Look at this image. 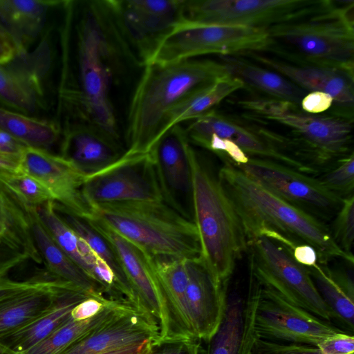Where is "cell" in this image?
<instances>
[{"label": "cell", "instance_id": "obj_26", "mask_svg": "<svg viewBox=\"0 0 354 354\" xmlns=\"http://www.w3.org/2000/svg\"><path fill=\"white\" fill-rule=\"evenodd\" d=\"M151 260L166 301L175 338H196L187 309L185 260L165 257H151Z\"/></svg>", "mask_w": 354, "mask_h": 354}, {"label": "cell", "instance_id": "obj_15", "mask_svg": "<svg viewBox=\"0 0 354 354\" xmlns=\"http://www.w3.org/2000/svg\"><path fill=\"white\" fill-rule=\"evenodd\" d=\"M111 243L136 295L138 308L156 322L159 339L175 338L166 301L151 256L99 221L87 218Z\"/></svg>", "mask_w": 354, "mask_h": 354}, {"label": "cell", "instance_id": "obj_27", "mask_svg": "<svg viewBox=\"0 0 354 354\" xmlns=\"http://www.w3.org/2000/svg\"><path fill=\"white\" fill-rule=\"evenodd\" d=\"M62 2L50 0H0V26L11 38L17 53L24 52L38 37L48 10Z\"/></svg>", "mask_w": 354, "mask_h": 354}, {"label": "cell", "instance_id": "obj_10", "mask_svg": "<svg viewBox=\"0 0 354 354\" xmlns=\"http://www.w3.org/2000/svg\"><path fill=\"white\" fill-rule=\"evenodd\" d=\"M328 0H183L181 23L268 28L302 18Z\"/></svg>", "mask_w": 354, "mask_h": 354}, {"label": "cell", "instance_id": "obj_43", "mask_svg": "<svg viewBox=\"0 0 354 354\" xmlns=\"http://www.w3.org/2000/svg\"><path fill=\"white\" fill-rule=\"evenodd\" d=\"M111 301L105 297H90L73 309L71 317L75 320L89 319L100 313Z\"/></svg>", "mask_w": 354, "mask_h": 354}, {"label": "cell", "instance_id": "obj_12", "mask_svg": "<svg viewBox=\"0 0 354 354\" xmlns=\"http://www.w3.org/2000/svg\"><path fill=\"white\" fill-rule=\"evenodd\" d=\"M234 165L264 189L319 220L335 217L342 205L344 198L317 178L281 163L249 157L245 164Z\"/></svg>", "mask_w": 354, "mask_h": 354}, {"label": "cell", "instance_id": "obj_44", "mask_svg": "<svg viewBox=\"0 0 354 354\" xmlns=\"http://www.w3.org/2000/svg\"><path fill=\"white\" fill-rule=\"evenodd\" d=\"M333 103V99L329 94L311 91L302 98L300 105L302 111L314 115L326 111Z\"/></svg>", "mask_w": 354, "mask_h": 354}, {"label": "cell", "instance_id": "obj_31", "mask_svg": "<svg viewBox=\"0 0 354 354\" xmlns=\"http://www.w3.org/2000/svg\"><path fill=\"white\" fill-rule=\"evenodd\" d=\"M55 208L60 218L109 266L113 271L119 290L129 304L137 308L136 295L123 271L120 259L106 239L96 230L88 219L75 215L55 202Z\"/></svg>", "mask_w": 354, "mask_h": 354}, {"label": "cell", "instance_id": "obj_2", "mask_svg": "<svg viewBox=\"0 0 354 354\" xmlns=\"http://www.w3.org/2000/svg\"><path fill=\"white\" fill-rule=\"evenodd\" d=\"M218 179L242 221L248 240L267 236L290 252L300 244L316 251L319 263L342 259L353 264L321 220L270 192L227 162L218 171Z\"/></svg>", "mask_w": 354, "mask_h": 354}, {"label": "cell", "instance_id": "obj_28", "mask_svg": "<svg viewBox=\"0 0 354 354\" xmlns=\"http://www.w3.org/2000/svg\"><path fill=\"white\" fill-rule=\"evenodd\" d=\"M72 290L80 289L61 280L0 302V338L47 311L64 293Z\"/></svg>", "mask_w": 354, "mask_h": 354}, {"label": "cell", "instance_id": "obj_21", "mask_svg": "<svg viewBox=\"0 0 354 354\" xmlns=\"http://www.w3.org/2000/svg\"><path fill=\"white\" fill-rule=\"evenodd\" d=\"M260 289L259 283L250 274L245 297L236 292L227 297L221 322L207 342L206 354H251L257 337L254 320Z\"/></svg>", "mask_w": 354, "mask_h": 354}, {"label": "cell", "instance_id": "obj_49", "mask_svg": "<svg viewBox=\"0 0 354 354\" xmlns=\"http://www.w3.org/2000/svg\"><path fill=\"white\" fill-rule=\"evenodd\" d=\"M16 53L15 47L8 41L0 38V63L10 59Z\"/></svg>", "mask_w": 354, "mask_h": 354}, {"label": "cell", "instance_id": "obj_17", "mask_svg": "<svg viewBox=\"0 0 354 354\" xmlns=\"http://www.w3.org/2000/svg\"><path fill=\"white\" fill-rule=\"evenodd\" d=\"M51 63V49L45 40L33 50L16 52L0 63V102L24 114L33 113L43 100Z\"/></svg>", "mask_w": 354, "mask_h": 354}, {"label": "cell", "instance_id": "obj_40", "mask_svg": "<svg viewBox=\"0 0 354 354\" xmlns=\"http://www.w3.org/2000/svg\"><path fill=\"white\" fill-rule=\"evenodd\" d=\"M251 354H322L315 345L287 343L257 337Z\"/></svg>", "mask_w": 354, "mask_h": 354}, {"label": "cell", "instance_id": "obj_16", "mask_svg": "<svg viewBox=\"0 0 354 354\" xmlns=\"http://www.w3.org/2000/svg\"><path fill=\"white\" fill-rule=\"evenodd\" d=\"M189 142L185 129L176 124L158 139L150 152L163 202L194 223Z\"/></svg>", "mask_w": 354, "mask_h": 354}, {"label": "cell", "instance_id": "obj_7", "mask_svg": "<svg viewBox=\"0 0 354 354\" xmlns=\"http://www.w3.org/2000/svg\"><path fill=\"white\" fill-rule=\"evenodd\" d=\"M239 104L292 129L299 137L306 163L316 170L348 151L352 120L308 113L297 104L278 99H254Z\"/></svg>", "mask_w": 354, "mask_h": 354}, {"label": "cell", "instance_id": "obj_37", "mask_svg": "<svg viewBox=\"0 0 354 354\" xmlns=\"http://www.w3.org/2000/svg\"><path fill=\"white\" fill-rule=\"evenodd\" d=\"M0 251V302L22 292L52 286L62 279L51 276L47 278L35 277L26 281H15L8 277V272L26 259L27 257L20 253Z\"/></svg>", "mask_w": 354, "mask_h": 354}, {"label": "cell", "instance_id": "obj_41", "mask_svg": "<svg viewBox=\"0 0 354 354\" xmlns=\"http://www.w3.org/2000/svg\"><path fill=\"white\" fill-rule=\"evenodd\" d=\"M150 354H201L199 339L172 338L153 343Z\"/></svg>", "mask_w": 354, "mask_h": 354}, {"label": "cell", "instance_id": "obj_8", "mask_svg": "<svg viewBox=\"0 0 354 354\" xmlns=\"http://www.w3.org/2000/svg\"><path fill=\"white\" fill-rule=\"evenodd\" d=\"M250 274L290 303L330 322L332 310L318 292L306 268L291 252L272 239L259 236L248 241Z\"/></svg>", "mask_w": 354, "mask_h": 354}, {"label": "cell", "instance_id": "obj_32", "mask_svg": "<svg viewBox=\"0 0 354 354\" xmlns=\"http://www.w3.org/2000/svg\"><path fill=\"white\" fill-rule=\"evenodd\" d=\"M128 304H131L112 300L89 319L75 320L71 317L44 340L21 354H62L74 342L89 334Z\"/></svg>", "mask_w": 354, "mask_h": 354}, {"label": "cell", "instance_id": "obj_22", "mask_svg": "<svg viewBox=\"0 0 354 354\" xmlns=\"http://www.w3.org/2000/svg\"><path fill=\"white\" fill-rule=\"evenodd\" d=\"M126 151L121 141L103 129L87 122H77L66 131L60 156L86 177L113 165Z\"/></svg>", "mask_w": 354, "mask_h": 354}, {"label": "cell", "instance_id": "obj_51", "mask_svg": "<svg viewBox=\"0 0 354 354\" xmlns=\"http://www.w3.org/2000/svg\"><path fill=\"white\" fill-rule=\"evenodd\" d=\"M0 354H19L15 353L0 344Z\"/></svg>", "mask_w": 354, "mask_h": 354}, {"label": "cell", "instance_id": "obj_25", "mask_svg": "<svg viewBox=\"0 0 354 354\" xmlns=\"http://www.w3.org/2000/svg\"><path fill=\"white\" fill-rule=\"evenodd\" d=\"M91 295L80 290L64 293L47 311L0 338V344L23 353L44 340L71 317V311Z\"/></svg>", "mask_w": 354, "mask_h": 354}, {"label": "cell", "instance_id": "obj_13", "mask_svg": "<svg viewBox=\"0 0 354 354\" xmlns=\"http://www.w3.org/2000/svg\"><path fill=\"white\" fill-rule=\"evenodd\" d=\"M82 192L91 207L107 203L163 201L151 152H125L113 165L86 176Z\"/></svg>", "mask_w": 354, "mask_h": 354}, {"label": "cell", "instance_id": "obj_34", "mask_svg": "<svg viewBox=\"0 0 354 354\" xmlns=\"http://www.w3.org/2000/svg\"><path fill=\"white\" fill-rule=\"evenodd\" d=\"M0 128L27 147L48 150L58 140L59 130L51 122L0 106Z\"/></svg>", "mask_w": 354, "mask_h": 354}, {"label": "cell", "instance_id": "obj_39", "mask_svg": "<svg viewBox=\"0 0 354 354\" xmlns=\"http://www.w3.org/2000/svg\"><path fill=\"white\" fill-rule=\"evenodd\" d=\"M332 236L339 247L347 254L353 256L354 196L344 198L342 205L334 217Z\"/></svg>", "mask_w": 354, "mask_h": 354}, {"label": "cell", "instance_id": "obj_19", "mask_svg": "<svg viewBox=\"0 0 354 354\" xmlns=\"http://www.w3.org/2000/svg\"><path fill=\"white\" fill-rule=\"evenodd\" d=\"M158 339L156 322L128 304L62 354H102L148 341L157 342Z\"/></svg>", "mask_w": 354, "mask_h": 354}, {"label": "cell", "instance_id": "obj_11", "mask_svg": "<svg viewBox=\"0 0 354 354\" xmlns=\"http://www.w3.org/2000/svg\"><path fill=\"white\" fill-rule=\"evenodd\" d=\"M183 0H108L106 3L139 65L150 62L165 38L182 21Z\"/></svg>", "mask_w": 354, "mask_h": 354}, {"label": "cell", "instance_id": "obj_38", "mask_svg": "<svg viewBox=\"0 0 354 354\" xmlns=\"http://www.w3.org/2000/svg\"><path fill=\"white\" fill-rule=\"evenodd\" d=\"M330 191L345 198L353 194L354 156L353 153L342 158L333 168L317 178Z\"/></svg>", "mask_w": 354, "mask_h": 354}, {"label": "cell", "instance_id": "obj_30", "mask_svg": "<svg viewBox=\"0 0 354 354\" xmlns=\"http://www.w3.org/2000/svg\"><path fill=\"white\" fill-rule=\"evenodd\" d=\"M223 64L228 73L243 84L273 96L299 105L305 91L282 75L258 66L235 56H222Z\"/></svg>", "mask_w": 354, "mask_h": 354}, {"label": "cell", "instance_id": "obj_14", "mask_svg": "<svg viewBox=\"0 0 354 354\" xmlns=\"http://www.w3.org/2000/svg\"><path fill=\"white\" fill-rule=\"evenodd\" d=\"M260 284V283H259ZM254 330L258 338L317 346L342 330L260 284Z\"/></svg>", "mask_w": 354, "mask_h": 354}, {"label": "cell", "instance_id": "obj_42", "mask_svg": "<svg viewBox=\"0 0 354 354\" xmlns=\"http://www.w3.org/2000/svg\"><path fill=\"white\" fill-rule=\"evenodd\" d=\"M317 347L322 354H353L354 337L342 332L324 340Z\"/></svg>", "mask_w": 354, "mask_h": 354}, {"label": "cell", "instance_id": "obj_29", "mask_svg": "<svg viewBox=\"0 0 354 354\" xmlns=\"http://www.w3.org/2000/svg\"><path fill=\"white\" fill-rule=\"evenodd\" d=\"M0 245L41 263L26 209L0 182Z\"/></svg>", "mask_w": 354, "mask_h": 354}, {"label": "cell", "instance_id": "obj_5", "mask_svg": "<svg viewBox=\"0 0 354 354\" xmlns=\"http://www.w3.org/2000/svg\"><path fill=\"white\" fill-rule=\"evenodd\" d=\"M93 218L151 257H201L197 227L163 201H126L91 206Z\"/></svg>", "mask_w": 354, "mask_h": 354}, {"label": "cell", "instance_id": "obj_50", "mask_svg": "<svg viewBox=\"0 0 354 354\" xmlns=\"http://www.w3.org/2000/svg\"><path fill=\"white\" fill-rule=\"evenodd\" d=\"M0 38L8 41V43L11 44L14 46V44H13V42H12L11 38L10 37V36L8 35L7 32L1 26H0Z\"/></svg>", "mask_w": 354, "mask_h": 354}, {"label": "cell", "instance_id": "obj_20", "mask_svg": "<svg viewBox=\"0 0 354 354\" xmlns=\"http://www.w3.org/2000/svg\"><path fill=\"white\" fill-rule=\"evenodd\" d=\"M186 303L194 336L207 342L216 331L227 301V284L216 279L201 257L185 260Z\"/></svg>", "mask_w": 354, "mask_h": 354}, {"label": "cell", "instance_id": "obj_24", "mask_svg": "<svg viewBox=\"0 0 354 354\" xmlns=\"http://www.w3.org/2000/svg\"><path fill=\"white\" fill-rule=\"evenodd\" d=\"M34 242L50 274L84 292L105 297L102 286L84 272L66 254L41 221L36 207H25Z\"/></svg>", "mask_w": 354, "mask_h": 354}, {"label": "cell", "instance_id": "obj_1", "mask_svg": "<svg viewBox=\"0 0 354 354\" xmlns=\"http://www.w3.org/2000/svg\"><path fill=\"white\" fill-rule=\"evenodd\" d=\"M77 25L76 83L66 95L80 122L120 141L112 88L128 64H139L122 36L106 1H88Z\"/></svg>", "mask_w": 354, "mask_h": 354}, {"label": "cell", "instance_id": "obj_47", "mask_svg": "<svg viewBox=\"0 0 354 354\" xmlns=\"http://www.w3.org/2000/svg\"><path fill=\"white\" fill-rule=\"evenodd\" d=\"M154 341H148L145 343L124 347L102 354H150Z\"/></svg>", "mask_w": 354, "mask_h": 354}, {"label": "cell", "instance_id": "obj_6", "mask_svg": "<svg viewBox=\"0 0 354 354\" xmlns=\"http://www.w3.org/2000/svg\"><path fill=\"white\" fill-rule=\"evenodd\" d=\"M354 2L329 3L306 17L266 28L271 50L306 64L353 71Z\"/></svg>", "mask_w": 354, "mask_h": 354}, {"label": "cell", "instance_id": "obj_48", "mask_svg": "<svg viewBox=\"0 0 354 354\" xmlns=\"http://www.w3.org/2000/svg\"><path fill=\"white\" fill-rule=\"evenodd\" d=\"M21 155H13L0 152V171H18Z\"/></svg>", "mask_w": 354, "mask_h": 354}, {"label": "cell", "instance_id": "obj_35", "mask_svg": "<svg viewBox=\"0 0 354 354\" xmlns=\"http://www.w3.org/2000/svg\"><path fill=\"white\" fill-rule=\"evenodd\" d=\"M318 292L332 310L335 318L353 330L354 296L333 274L331 270L317 263L306 267Z\"/></svg>", "mask_w": 354, "mask_h": 354}, {"label": "cell", "instance_id": "obj_9", "mask_svg": "<svg viewBox=\"0 0 354 354\" xmlns=\"http://www.w3.org/2000/svg\"><path fill=\"white\" fill-rule=\"evenodd\" d=\"M271 44L265 28L180 23L165 38L149 63H171L207 54L230 56L269 50Z\"/></svg>", "mask_w": 354, "mask_h": 354}, {"label": "cell", "instance_id": "obj_33", "mask_svg": "<svg viewBox=\"0 0 354 354\" xmlns=\"http://www.w3.org/2000/svg\"><path fill=\"white\" fill-rule=\"evenodd\" d=\"M244 85L240 79L227 75L199 89L171 112L166 122L165 132L174 125L193 120L212 111L214 106Z\"/></svg>", "mask_w": 354, "mask_h": 354}, {"label": "cell", "instance_id": "obj_45", "mask_svg": "<svg viewBox=\"0 0 354 354\" xmlns=\"http://www.w3.org/2000/svg\"><path fill=\"white\" fill-rule=\"evenodd\" d=\"M294 259L305 267H310L317 263L318 258L315 250L308 244L295 246L291 252Z\"/></svg>", "mask_w": 354, "mask_h": 354}, {"label": "cell", "instance_id": "obj_36", "mask_svg": "<svg viewBox=\"0 0 354 354\" xmlns=\"http://www.w3.org/2000/svg\"><path fill=\"white\" fill-rule=\"evenodd\" d=\"M0 182L24 207L54 201L48 189L35 178L18 171H0Z\"/></svg>", "mask_w": 354, "mask_h": 354}, {"label": "cell", "instance_id": "obj_4", "mask_svg": "<svg viewBox=\"0 0 354 354\" xmlns=\"http://www.w3.org/2000/svg\"><path fill=\"white\" fill-rule=\"evenodd\" d=\"M194 222L201 248V258L218 281L228 284L236 261L248 250L242 221L218 176L192 149Z\"/></svg>", "mask_w": 354, "mask_h": 354}, {"label": "cell", "instance_id": "obj_46", "mask_svg": "<svg viewBox=\"0 0 354 354\" xmlns=\"http://www.w3.org/2000/svg\"><path fill=\"white\" fill-rule=\"evenodd\" d=\"M24 144L0 128V152L13 155H21L26 147Z\"/></svg>", "mask_w": 354, "mask_h": 354}, {"label": "cell", "instance_id": "obj_18", "mask_svg": "<svg viewBox=\"0 0 354 354\" xmlns=\"http://www.w3.org/2000/svg\"><path fill=\"white\" fill-rule=\"evenodd\" d=\"M19 170L38 180L55 202L71 213L86 218L91 216V207L82 192L86 176L60 155L26 147L21 153Z\"/></svg>", "mask_w": 354, "mask_h": 354}, {"label": "cell", "instance_id": "obj_23", "mask_svg": "<svg viewBox=\"0 0 354 354\" xmlns=\"http://www.w3.org/2000/svg\"><path fill=\"white\" fill-rule=\"evenodd\" d=\"M254 55L257 60L272 68L303 90L328 93L335 104L353 108V71L314 64H290Z\"/></svg>", "mask_w": 354, "mask_h": 354}, {"label": "cell", "instance_id": "obj_3", "mask_svg": "<svg viewBox=\"0 0 354 354\" xmlns=\"http://www.w3.org/2000/svg\"><path fill=\"white\" fill-rule=\"evenodd\" d=\"M144 67L128 115L126 152L129 153L150 152L176 106L199 89L230 75L222 62L208 59L149 63Z\"/></svg>", "mask_w": 354, "mask_h": 354}]
</instances>
